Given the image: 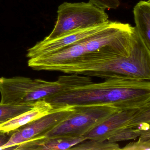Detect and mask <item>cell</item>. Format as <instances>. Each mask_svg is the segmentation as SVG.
Wrapping results in <instances>:
<instances>
[{"instance_id": "5", "label": "cell", "mask_w": 150, "mask_h": 150, "mask_svg": "<svg viewBox=\"0 0 150 150\" xmlns=\"http://www.w3.org/2000/svg\"><path fill=\"white\" fill-rule=\"evenodd\" d=\"M118 110H121L106 106L75 107L73 113L44 136L81 137Z\"/></svg>"}, {"instance_id": "1", "label": "cell", "mask_w": 150, "mask_h": 150, "mask_svg": "<svg viewBox=\"0 0 150 150\" xmlns=\"http://www.w3.org/2000/svg\"><path fill=\"white\" fill-rule=\"evenodd\" d=\"M43 100L54 109L66 106H106L124 110L150 107V80L107 79L65 89Z\"/></svg>"}, {"instance_id": "4", "label": "cell", "mask_w": 150, "mask_h": 150, "mask_svg": "<svg viewBox=\"0 0 150 150\" xmlns=\"http://www.w3.org/2000/svg\"><path fill=\"white\" fill-rule=\"evenodd\" d=\"M57 14L53 30L43 40H52L75 30L105 24L110 21L105 10L90 2H64L58 7Z\"/></svg>"}, {"instance_id": "12", "label": "cell", "mask_w": 150, "mask_h": 150, "mask_svg": "<svg viewBox=\"0 0 150 150\" xmlns=\"http://www.w3.org/2000/svg\"><path fill=\"white\" fill-rule=\"evenodd\" d=\"M149 129L150 124H142L136 128H126L117 131L107 139L110 142L115 143L135 139L139 137L146 131Z\"/></svg>"}, {"instance_id": "14", "label": "cell", "mask_w": 150, "mask_h": 150, "mask_svg": "<svg viewBox=\"0 0 150 150\" xmlns=\"http://www.w3.org/2000/svg\"><path fill=\"white\" fill-rule=\"evenodd\" d=\"M35 103L23 105L4 104L0 103V124L29 110Z\"/></svg>"}, {"instance_id": "3", "label": "cell", "mask_w": 150, "mask_h": 150, "mask_svg": "<svg viewBox=\"0 0 150 150\" xmlns=\"http://www.w3.org/2000/svg\"><path fill=\"white\" fill-rule=\"evenodd\" d=\"M92 82L91 77L72 74L60 76L55 81L27 77L0 78L1 103L23 105L35 103L47 96Z\"/></svg>"}, {"instance_id": "11", "label": "cell", "mask_w": 150, "mask_h": 150, "mask_svg": "<svg viewBox=\"0 0 150 150\" xmlns=\"http://www.w3.org/2000/svg\"><path fill=\"white\" fill-rule=\"evenodd\" d=\"M136 29L150 49V0L141 1L133 8Z\"/></svg>"}, {"instance_id": "15", "label": "cell", "mask_w": 150, "mask_h": 150, "mask_svg": "<svg viewBox=\"0 0 150 150\" xmlns=\"http://www.w3.org/2000/svg\"><path fill=\"white\" fill-rule=\"evenodd\" d=\"M123 150H150V130L144 132L137 142H131L121 148Z\"/></svg>"}, {"instance_id": "13", "label": "cell", "mask_w": 150, "mask_h": 150, "mask_svg": "<svg viewBox=\"0 0 150 150\" xmlns=\"http://www.w3.org/2000/svg\"><path fill=\"white\" fill-rule=\"evenodd\" d=\"M73 150H120L119 144L108 139L97 140L86 139L70 148Z\"/></svg>"}, {"instance_id": "2", "label": "cell", "mask_w": 150, "mask_h": 150, "mask_svg": "<svg viewBox=\"0 0 150 150\" xmlns=\"http://www.w3.org/2000/svg\"><path fill=\"white\" fill-rule=\"evenodd\" d=\"M68 74L104 79L150 80V49L135 27V41L131 53L125 55L108 52L80 61H70L49 69Z\"/></svg>"}, {"instance_id": "8", "label": "cell", "mask_w": 150, "mask_h": 150, "mask_svg": "<svg viewBox=\"0 0 150 150\" xmlns=\"http://www.w3.org/2000/svg\"><path fill=\"white\" fill-rule=\"evenodd\" d=\"M109 22L86 28L75 30L52 40H42L28 50L27 57L33 58L53 53L96 33L105 28Z\"/></svg>"}, {"instance_id": "6", "label": "cell", "mask_w": 150, "mask_h": 150, "mask_svg": "<svg viewBox=\"0 0 150 150\" xmlns=\"http://www.w3.org/2000/svg\"><path fill=\"white\" fill-rule=\"evenodd\" d=\"M150 123V107L118 110L83 135L86 139L104 140L117 131Z\"/></svg>"}, {"instance_id": "9", "label": "cell", "mask_w": 150, "mask_h": 150, "mask_svg": "<svg viewBox=\"0 0 150 150\" xmlns=\"http://www.w3.org/2000/svg\"><path fill=\"white\" fill-rule=\"evenodd\" d=\"M86 140L83 137H57L37 138L16 146V150H64Z\"/></svg>"}, {"instance_id": "16", "label": "cell", "mask_w": 150, "mask_h": 150, "mask_svg": "<svg viewBox=\"0 0 150 150\" xmlns=\"http://www.w3.org/2000/svg\"><path fill=\"white\" fill-rule=\"evenodd\" d=\"M89 2L104 10L117 9L120 4L119 0H89Z\"/></svg>"}, {"instance_id": "10", "label": "cell", "mask_w": 150, "mask_h": 150, "mask_svg": "<svg viewBox=\"0 0 150 150\" xmlns=\"http://www.w3.org/2000/svg\"><path fill=\"white\" fill-rule=\"evenodd\" d=\"M57 109V108H56ZM44 100L38 101L29 110L16 116L6 122L0 124V131L10 132L43 116L55 110Z\"/></svg>"}, {"instance_id": "17", "label": "cell", "mask_w": 150, "mask_h": 150, "mask_svg": "<svg viewBox=\"0 0 150 150\" xmlns=\"http://www.w3.org/2000/svg\"><path fill=\"white\" fill-rule=\"evenodd\" d=\"M12 135V132L0 131V150H3L5 145L8 142Z\"/></svg>"}, {"instance_id": "7", "label": "cell", "mask_w": 150, "mask_h": 150, "mask_svg": "<svg viewBox=\"0 0 150 150\" xmlns=\"http://www.w3.org/2000/svg\"><path fill=\"white\" fill-rule=\"evenodd\" d=\"M75 107L66 106L55 109L43 116L12 132L8 142L3 150H14L16 146L24 142L44 137L47 132L66 119L74 112Z\"/></svg>"}]
</instances>
